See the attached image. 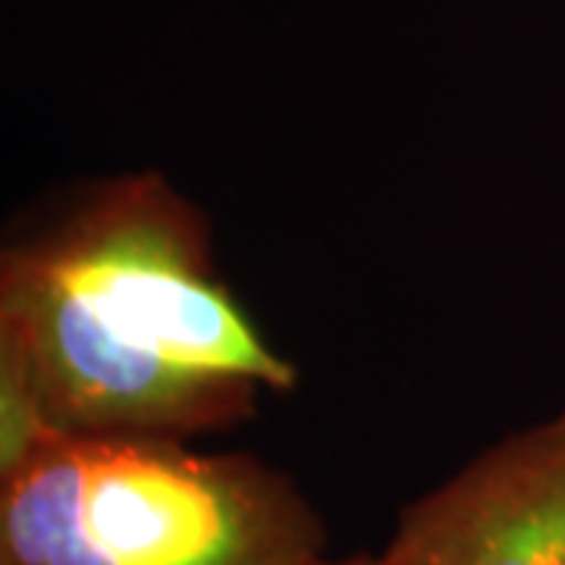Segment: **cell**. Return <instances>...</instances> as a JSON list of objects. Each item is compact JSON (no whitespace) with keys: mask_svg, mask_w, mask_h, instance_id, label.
<instances>
[{"mask_svg":"<svg viewBox=\"0 0 565 565\" xmlns=\"http://www.w3.org/2000/svg\"><path fill=\"white\" fill-rule=\"evenodd\" d=\"M0 340L66 437L192 440L296 386L221 280L207 217L158 170L107 180L3 252Z\"/></svg>","mask_w":565,"mask_h":565,"instance_id":"obj_1","label":"cell"},{"mask_svg":"<svg viewBox=\"0 0 565 565\" xmlns=\"http://www.w3.org/2000/svg\"><path fill=\"white\" fill-rule=\"evenodd\" d=\"M323 546L280 468L170 437L70 434L0 481V565H315Z\"/></svg>","mask_w":565,"mask_h":565,"instance_id":"obj_2","label":"cell"},{"mask_svg":"<svg viewBox=\"0 0 565 565\" xmlns=\"http://www.w3.org/2000/svg\"><path fill=\"white\" fill-rule=\"evenodd\" d=\"M381 565H565V408L399 512Z\"/></svg>","mask_w":565,"mask_h":565,"instance_id":"obj_3","label":"cell"},{"mask_svg":"<svg viewBox=\"0 0 565 565\" xmlns=\"http://www.w3.org/2000/svg\"><path fill=\"white\" fill-rule=\"evenodd\" d=\"M66 437L17 345L0 340V481Z\"/></svg>","mask_w":565,"mask_h":565,"instance_id":"obj_4","label":"cell"},{"mask_svg":"<svg viewBox=\"0 0 565 565\" xmlns=\"http://www.w3.org/2000/svg\"><path fill=\"white\" fill-rule=\"evenodd\" d=\"M315 565H381L377 563V556H349V559H327L323 556L321 563Z\"/></svg>","mask_w":565,"mask_h":565,"instance_id":"obj_5","label":"cell"}]
</instances>
